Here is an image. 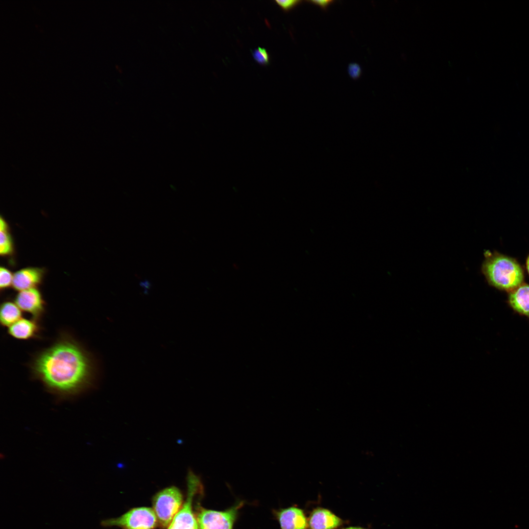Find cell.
Returning <instances> with one entry per match:
<instances>
[{
    "instance_id": "6da1fadb",
    "label": "cell",
    "mask_w": 529,
    "mask_h": 529,
    "mask_svg": "<svg viewBox=\"0 0 529 529\" xmlns=\"http://www.w3.org/2000/svg\"><path fill=\"white\" fill-rule=\"evenodd\" d=\"M30 368L33 376L48 389L64 394L75 393L87 386L96 372L90 353L67 335L37 354Z\"/></svg>"
},
{
    "instance_id": "7a4b0ae2",
    "label": "cell",
    "mask_w": 529,
    "mask_h": 529,
    "mask_svg": "<svg viewBox=\"0 0 529 529\" xmlns=\"http://www.w3.org/2000/svg\"><path fill=\"white\" fill-rule=\"evenodd\" d=\"M484 256L481 272L489 285L509 292L523 283L524 271L516 260L487 251Z\"/></svg>"
},
{
    "instance_id": "3957f363",
    "label": "cell",
    "mask_w": 529,
    "mask_h": 529,
    "mask_svg": "<svg viewBox=\"0 0 529 529\" xmlns=\"http://www.w3.org/2000/svg\"><path fill=\"white\" fill-rule=\"evenodd\" d=\"M183 496L176 487H167L156 494L153 509L158 522L163 528L168 527L183 505Z\"/></svg>"
},
{
    "instance_id": "277c9868",
    "label": "cell",
    "mask_w": 529,
    "mask_h": 529,
    "mask_svg": "<svg viewBox=\"0 0 529 529\" xmlns=\"http://www.w3.org/2000/svg\"><path fill=\"white\" fill-rule=\"evenodd\" d=\"M187 494L181 508L174 516L168 529H198L197 521L192 511V502L202 488L200 477L189 470L187 476Z\"/></svg>"
},
{
    "instance_id": "5b68a950",
    "label": "cell",
    "mask_w": 529,
    "mask_h": 529,
    "mask_svg": "<svg viewBox=\"0 0 529 529\" xmlns=\"http://www.w3.org/2000/svg\"><path fill=\"white\" fill-rule=\"evenodd\" d=\"M156 515L150 507L133 508L121 516L102 521L103 526H119L126 529H153L157 525Z\"/></svg>"
},
{
    "instance_id": "8992f818",
    "label": "cell",
    "mask_w": 529,
    "mask_h": 529,
    "mask_svg": "<svg viewBox=\"0 0 529 529\" xmlns=\"http://www.w3.org/2000/svg\"><path fill=\"white\" fill-rule=\"evenodd\" d=\"M239 506L220 511L202 509L197 516L199 529H233Z\"/></svg>"
},
{
    "instance_id": "52a82bcc",
    "label": "cell",
    "mask_w": 529,
    "mask_h": 529,
    "mask_svg": "<svg viewBox=\"0 0 529 529\" xmlns=\"http://www.w3.org/2000/svg\"><path fill=\"white\" fill-rule=\"evenodd\" d=\"M14 302L22 311L30 314L32 318L38 321L45 311L46 303L37 288L19 291Z\"/></svg>"
},
{
    "instance_id": "ba28073f",
    "label": "cell",
    "mask_w": 529,
    "mask_h": 529,
    "mask_svg": "<svg viewBox=\"0 0 529 529\" xmlns=\"http://www.w3.org/2000/svg\"><path fill=\"white\" fill-rule=\"evenodd\" d=\"M45 270L38 267H26L16 271L13 274L12 287L21 291L37 288L42 282Z\"/></svg>"
},
{
    "instance_id": "9c48e42d",
    "label": "cell",
    "mask_w": 529,
    "mask_h": 529,
    "mask_svg": "<svg viewBox=\"0 0 529 529\" xmlns=\"http://www.w3.org/2000/svg\"><path fill=\"white\" fill-rule=\"evenodd\" d=\"M308 522L309 529H336L343 523L331 511L321 507L312 511Z\"/></svg>"
},
{
    "instance_id": "30bf717a",
    "label": "cell",
    "mask_w": 529,
    "mask_h": 529,
    "mask_svg": "<svg viewBox=\"0 0 529 529\" xmlns=\"http://www.w3.org/2000/svg\"><path fill=\"white\" fill-rule=\"evenodd\" d=\"M278 518L281 529H308V522L300 508L291 506L281 510Z\"/></svg>"
},
{
    "instance_id": "8fae6325",
    "label": "cell",
    "mask_w": 529,
    "mask_h": 529,
    "mask_svg": "<svg viewBox=\"0 0 529 529\" xmlns=\"http://www.w3.org/2000/svg\"><path fill=\"white\" fill-rule=\"evenodd\" d=\"M507 303L514 313L529 319V285L523 283L509 292Z\"/></svg>"
},
{
    "instance_id": "7c38bea8",
    "label": "cell",
    "mask_w": 529,
    "mask_h": 529,
    "mask_svg": "<svg viewBox=\"0 0 529 529\" xmlns=\"http://www.w3.org/2000/svg\"><path fill=\"white\" fill-rule=\"evenodd\" d=\"M38 321L33 318H22L8 327L7 332L13 338L28 340L38 337L40 326Z\"/></svg>"
},
{
    "instance_id": "4fadbf2b",
    "label": "cell",
    "mask_w": 529,
    "mask_h": 529,
    "mask_svg": "<svg viewBox=\"0 0 529 529\" xmlns=\"http://www.w3.org/2000/svg\"><path fill=\"white\" fill-rule=\"evenodd\" d=\"M22 318V310L14 302H3L0 308V322L1 326L9 327Z\"/></svg>"
},
{
    "instance_id": "5bb4252c",
    "label": "cell",
    "mask_w": 529,
    "mask_h": 529,
    "mask_svg": "<svg viewBox=\"0 0 529 529\" xmlns=\"http://www.w3.org/2000/svg\"><path fill=\"white\" fill-rule=\"evenodd\" d=\"M14 252V244L9 227L2 216L0 218V255L6 257Z\"/></svg>"
},
{
    "instance_id": "9a60e30c",
    "label": "cell",
    "mask_w": 529,
    "mask_h": 529,
    "mask_svg": "<svg viewBox=\"0 0 529 529\" xmlns=\"http://www.w3.org/2000/svg\"><path fill=\"white\" fill-rule=\"evenodd\" d=\"M251 53L254 60L261 66H266L270 64V54L265 48L259 47Z\"/></svg>"
},
{
    "instance_id": "2e32d148",
    "label": "cell",
    "mask_w": 529,
    "mask_h": 529,
    "mask_svg": "<svg viewBox=\"0 0 529 529\" xmlns=\"http://www.w3.org/2000/svg\"><path fill=\"white\" fill-rule=\"evenodd\" d=\"M13 274L12 272L4 266L0 268V288L4 290L12 286Z\"/></svg>"
},
{
    "instance_id": "e0dca14e",
    "label": "cell",
    "mask_w": 529,
    "mask_h": 529,
    "mask_svg": "<svg viewBox=\"0 0 529 529\" xmlns=\"http://www.w3.org/2000/svg\"><path fill=\"white\" fill-rule=\"evenodd\" d=\"M273 2L285 12H289L302 3L299 0H276Z\"/></svg>"
},
{
    "instance_id": "ac0fdd59",
    "label": "cell",
    "mask_w": 529,
    "mask_h": 529,
    "mask_svg": "<svg viewBox=\"0 0 529 529\" xmlns=\"http://www.w3.org/2000/svg\"><path fill=\"white\" fill-rule=\"evenodd\" d=\"M348 72L349 76L353 79H359L362 74L361 67L357 63H350L348 67Z\"/></svg>"
},
{
    "instance_id": "d6986e66",
    "label": "cell",
    "mask_w": 529,
    "mask_h": 529,
    "mask_svg": "<svg viewBox=\"0 0 529 529\" xmlns=\"http://www.w3.org/2000/svg\"><path fill=\"white\" fill-rule=\"evenodd\" d=\"M309 2L317 5L320 7L324 10H327V9L332 5L334 1L331 0H310L308 1Z\"/></svg>"
},
{
    "instance_id": "ffe728a7",
    "label": "cell",
    "mask_w": 529,
    "mask_h": 529,
    "mask_svg": "<svg viewBox=\"0 0 529 529\" xmlns=\"http://www.w3.org/2000/svg\"><path fill=\"white\" fill-rule=\"evenodd\" d=\"M343 529H365L361 527H349Z\"/></svg>"
},
{
    "instance_id": "44dd1931",
    "label": "cell",
    "mask_w": 529,
    "mask_h": 529,
    "mask_svg": "<svg viewBox=\"0 0 529 529\" xmlns=\"http://www.w3.org/2000/svg\"><path fill=\"white\" fill-rule=\"evenodd\" d=\"M526 268H527V271H528V272L529 273V255L528 257L527 261H526Z\"/></svg>"
}]
</instances>
